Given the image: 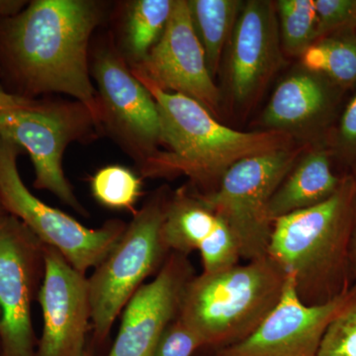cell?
Here are the masks:
<instances>
[{
    "label": "cell",
    "mask_w": 356,
    "mask_h": 356,
    "mask_svg": "<svg viewBox=\"0 0 356 356\" xmlns=\"http://www.w3.org/2000/svg\"><path fill=\"white\" fill-rule=\"evenodd\" d=\"M8 214L6 212V208H4L3 203H2L1 196H0V218L4 216V215Z\"/></svg>",
    "instance_id": "obj_31"
},
{
    "label": "cell",
    "mask_w": 356,
    "mask_h": 356,
    "mask_svg": "<svg viewBox=\"0 0 356 356\" xmlns=\"http://www.w3.org/2000/svg\"><path fill=\"white\" fill-rule=\"evenodd\" d=\"M46 245L17 218H0V356H36L32 321Z\"/></svg>",
    "instance_id": "obj_9"
},
{
    "label": "cell",
    "mask_w": 356,
    "mask_h": 356,
    "mask_svg": "<svg viewBox=\"0 0 356 356\" xmlns=\"http://www.w3.org/2000/svg\"><path fill=\"white\" fill-rule=\"evenodd\" d=\"M103 14L102 4L93 0H35L6 21L0 37L7 62L27 92L72 96L97 124L99 103L89 74L88 46Z\"/></svg>",
    "instance_id": "obj_1"
},
{
    "label": "cell",
    "mask_w": 356,
    "mask_h": 356,
    "mask_svg": "<svg viewBox=\"0 0 356 356\" xmlns=\"http://www.w3.org/2000/svg\"><path fill=\"white\" fill-rule=\"evenodd\" d=\"M201 350L203 344L197 334L177 317L161 334L154 356H193Z\"/></svg>",
    "instance_id": "obj_26"
},
{
    "label": "cell",
    "mask_w": 356,
    "mask_h": 356,
    "mask_svg": "<svg viewBox=\"0 0 356 356\" xmlns=\"http://www.w3.org/2000/svg\"><path fill=\"white\" fill-rule=\"evenodd\" d=\"M91 72L97 86L99 127L142 168L161 151V118L153 95L113 44L96 51Z\"/></svg>",
    "instance_id": "obj_10"
},
{
    "label": "cell",
    "mask_w": 356,
    "mask_h": 356,
    "mask_svg": "<svg viewBox=\"0 0 356 356\" xmlns=\"http://www.w3.org/2000/svg\"><path fill=\"white\" fill-rule=\"evenodd\" d=\"M353 2L355 0H314L318 39L346 26H353Z\"/></svg>",
    "instance_id": "obj_27"
},
{
    "label": "cell",
    "mask_w": 356,
    "mask_h": 356,
    "mask_svg": "<svg viewBox=\"0 0 356 356\" xmlns=\"http://www.w3.org/2000/svg\"><path fill=\"white\" fill-rule=\"evenodd\" d=\"M194 276L188 255L170 252L154 280L140 286L124 308L107 356H154L161 334L178 317Z\"/></svg>",
    "instance_id": "obj_14"
},
{
    "label": "cell",
    "mask_w": 356,
    "mask_h": 356,
    "mask_svg": "<svg viewBox=\"0 0 356 356\" xmlns=\"http://www.w3.org/2000/svg\"><path fill=\"white\" fill-rule=\"evenodd\" d=\"M301 153L302 147L292 146L242 159L227 170L214 191L198 192L231 229L245 261L266 257L273 228L267 216L269 201Z\"/></svg>",
    "instance_id": "obj_6"
},
{
    "label": "cell",
    "mask_w": 356,
    "mask_h": 356,
    "mask_svg": "<svg viewBox=\"0 0 356 356\" xmlns=\"http://www.w3.org/2000/svg\"><path fill=\"white\" fill-rule=\"evenodd\" d=\"M280 62L275 4L266 0L243 2L229 39L228 81L236 104L247 106L254 102Z\"/></svg>",
    "instance_id": "obj_15"
},
{
    "label": "cell",
    "mask_w": 356,
    "mask_h": 356,
    "mask_svg": "<svg viewBox=\"0 0 356 356\" xmlns=\"http://www.w3.org/2000/svg\"><path fill=\"white\" fill-rule=\"evenodd\" d=\"M317 356H356V298L332 321Z\"/></svg>",
    "instance_id": "obj_25"
},
{
    "label": "cell",
    "mask_w": 356,
    "mask_h": 356,
    "mask_svg": "<svg viewBox=\"0 0 356 356\" xmlns=\"http://www.w3.org/2000/svg\"><path fill=\"white\" fill-rule=\"evenodd\" d=\"M90 188L93 197L104 207L134 215L143 193V178L126 166L107 165L91 177Z\"/></svg>",
    "instance_id": "obj_23"
},
{
    "label": "cell",
    "mask_w": 356,
    "mask_h": 356,
    "mask_svg": "<svg viewBox=\"0 0 356 356\" xmlns=\"http://www.w3.org/2000/svg\"><path fill=\"white\" fill-rule=\"evenodd\" d=\"M327 140L312 147L296 163L274 192L267 207L271 222L291 213L314 207L334 196L350 175L337 170Z\"/></svg>",
    "instance_id": "obj_18"
},
{
    "label": "cell",
    "mask_w": 356,
    "mask_h": 356,
    "mask_svg": "<svg viewBox=\"0 0 356 356\" xmlns=\"http://www.w3.org/2000/svg\"><path fill=\"white\" fill-rule=\"evenodd\" d=\"M344 92L320 74L306 70L295 72L274 90L262 114V125L289 134L297 129H315L327 137Z\"/></svg>",
    "instance_id": "obj_17"
},
{
    "label": "cell",
    "mask_w": 356,
    "mask_h": 356,
    "mask_svg": "<svg viewBox=\"0 0 356 356\" xmlns=\"http://www.w3.org/2000/svg\"><path fill=\"white\" fill-rule=\"evenodd\" d=\"M26 3L20 0H0V18L7 20L15 17L24 10Z\"/></svg>",
    "instance_id": "obj_29"
},
{
    "label": "cell",
    "mask_w": 356,
    "mask_h": 356,
    "mask_svg": "<svg viewBox=\"0 0 356 356\" xmlns=\"http://www.w3.org/2000/svg\"><path fill=\"white\" fill-rule=\"evenodd\" d=\"M131 70L156 88L192 98L215 118L219 114L221 91L208 70L187 0H175L161 39L146 60Z\"/></svg>",
    "instance_id": "obj_11"
},
{
    "label": "cell",
    "mask_w": 356,
    "mask_h": 356,
    "mask_svg": "<svg viewBox=\"0 0 356 356\" xmlns=\"http://www.w3.org/2000/svg\"><path fill=\"white\" fill-rule=\"evenodd\" d=\"M348 254H350L351 275H353V283L356 285V200L355 213H353V226H351Z\"/></svg>",
    "instance_id": "obj_30"
},
{
    "label": "cell",
    "mask_w": 356,
    "mask_h": 356,
    "mask_svg": "<svg viewBox=\"0 0 356 356\" xmlns=\"http://www.w3.org/2000/svg\"><path fill=\"white\" fill-rule=\"evenodd\" d=\"M281 48L290 56H301L318 39L314 0L276 2Z\"/></svg>",
    "instance_id": "obj_22"
},
{
    "label": "cell",
    "mask_w": 356,
    "mask_h": 356,
    "mask_svg": "<svg viewBox=\"0 0 356 356\" xmlns=\"http://www.w3.org/2000/svg\"><path fill=\"white\" fill-rule=\"evenodd\" d=\"M175 0L129 2L122 31V56L129 67L144 62L158 43L170 19Z\"/></svg>",
    "instance_id": "obj_20"
},
{
    "label": "cell",
    "mask_w": 356,
    "mask_h": 356,
    "mask_svg": "<svg viewBox=\"0 0 356 356\" xmlns=\"http://www.w3.org/2000/svg\"><path fill=\"white\" fill-rule=\"evenodd\" d=\"M161 238L170 252H200L204 273L224 270L242 259L226 222L204 202L197 191L188 187H181L170 195Z\"/></svg>",
    "instance_id": "obj_16"
},
{
    "label": "cell",
    "mask_w": 356,
    "mask_h": 356,
    "mask_svg": "<svg viewBox=\"0 0 356 356\" xmlns=\"http://www.w3.org/2000/svg\"><path fill=\"white\" fill-rule=\"evenodd\" d=\"M286 274L270 259L236 264L194 276L185 290L178 318L203 350L216 351L243 341L280 301Z\"/></svg>",
    "instance_id": "obj_4"
},
{
    "label": "cell",
    "mask_w": 356,
    "mask_h": 356,
    "mask_svg": "<svg viewBox=\"0 0 356 356\" xmlns=\"http://www.w3.org/2000/svg\"><path fill=\"white\" fill-rule=\"evenodd\" d=\"M19 147L0 138V196L8 214L19 219L46 245L56 248L72 267L86 274L116 247L127 228L121 220H108L89 229L57 208L33 195L17 168Z\"/></svg>",
    "instance_id": "obj_7"
},
{
    "label": "cell",
    "mask_w": 356,
    "mask_h": 356,
    "mask_svg": "<svg viewBox=\"0 0 356 356\" xmlns=\"http://www.w3.org/2000/svg\"><path fill=\"white\" fill-rule=\"evenodd\" d=\"M327 143L339 168L351 175L356 161V88L330 131Z\"/></svg>",
    "instance_id": "obj_24"
},
{
    "label": "cell",
    "mask_w": 356,
    "mask_h": 356,
    "mask_svg": "<svg viewBox=\"0 0 356 356\" xmlns=\"http://www.w3.org/2000/svg\"><path fill=\"white\" fill-rule=\"evenodd\" d=\"M138 79V77H137ZM139 79L153 95L161 118V144L166 146L140 168L142 177L185 175L201 194L214 191L238 161L292 147L291 134L242 132L222 125L202 105L179 93L168 92Z\"/></svg>",
    "instance_id": "obj_2"
},
{
    "label": "cell",
    "mask_w": 356,
    "mask_h": 356,
    "mask_svg": "<svg viewBox=\"0 0 356 356\" xmlns=\"http://www.w3.org/2000/svg\"><path fill=\"white\" fill-rule=\"evenodd\" d=\"M304 70L343 90L356 88V28L346 26L318 38L301 55Z\"/></svg>",
    "instance_id": "obj_19"
},
{
    "label": "cell",
    "mask_w": 356,
    "mask_h": 356,
    "mask_svg": "<svg viewBox=\"0 0 356 356\" xmlns=\"http://www.w3.org/2000/svg\"><path fill=\"white\" fill-rule=\"evenodd\" d=\"M351 175H353V178H355V181L356 184V161L355 165L353 166V170H351Z\"/></svg>",
    "instance_id": "obj_32"
},
{
    "label": "cell",
    "mask_w": 356,
    "mask_h": 356,
    "mask_svg": "<svg viewBox=\"0 0 356 356\" xmlns=\"http://www.w3.org/2000/svg\"><path fill=\"white\" fill-rule=\"evenodd\" d=\"M356 184L350 175L325 202L273 222L267 257L292 278L307 305H323L350 291V238Z\"/></svg>",
    "instance_id": "obj_3"
},
{
    "label": "cell",
    "mask_w": 356,
    "mask_h": 356,
    "mask_svg": "<svg viewBox=\"0 0 356 356\" xmlns=\"http://www.w3.org/2000/svg\"><path fill=\"white\" fill-rule=\"evenodd\" d=\"M37 301L43 314V331L36 356H88L91 327L88 277L49 245Z\"/></svg>",
    "instance_id": "obj_13"
},
{
    "label": "cell",
    "mask_w": 356,
    "mask_h": 356,
    "mask_svg": "<svg viewBox=\"0 0 356 356\" xmlns=\"http://www.w3.org/2000/svg\"><path fill=\"white\" fill-rule=\"evenodd\" d=\"M194 30L202 44L213 79L221 65L225 46L229 42L243 1L191 0L187 1Z\"/></svg>",
    "instance_id": "obj_21"
},
{
    "label": "cell",
    "mask_w": 356,
    "mask_h": 356,
    "mask_svg": "<svg viewBox=\"0 0 356 356\" xmlns=\"http://www.w3.org/2000/svg\"><path fill=\"white\" fill-rule=\"evenodd\" d=\"M41 104L40 102L29 99L25 96L11 95L0 90V111L3 110L31 108Z\"/></svg>",
    "instance_id": "obj_28"
},
{
    "label": "cell",
    "mask_w": 356,
    "mask_h": 356,
    "mask_svg": "<svg viewBox=\"0 0 356 356\" xmlns=\"http://www.w3.org/2000/svg\"><path fill=\"white\" fill-rule=\"evenodd\" d=\"M96 128L95 116L79 102L0 111V138L29 153L35 168L34 186L50 191L84 216L86 210L65 177L63 158L70 143L90 139Z\"/></svg>",
    "instance_id": "obj_8"
},
{
    "label": "cell",
    "mask_w": 356,
    "mask_h": 356,
    "mask_svg": "<svg viewBox=\"0 0 356 356\" xmlns=\"http://www.w3.org/2000/svg\"><path fill=\"white\" fill-rule=\"evenodd\" d=\"M356 298V285L323 305L304 303L286 275L280 301L252 334L209 356H317L332 321Z\"/></svg>",
    "instance_id": "obj_12"
},
{
    "label": "cell",
    "mask_w": 356,
    "mask_h": 356,
    "mask_svg": "<svg viewBox=\"0 0 356 356\" xmlns=\"http://www.w3.org/2000/svg\"><path fill=\"white\" fill-rule=\"evenodd\" d=\"M170 195L165 188L152 194L133 215L116 247L88 277L92 330L88 356L104 346L128 302L170 255L161 226Z\"/></svg>",
    "instance_id": "obj_5"
}]
</instances>
